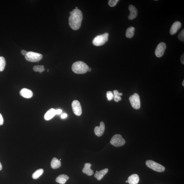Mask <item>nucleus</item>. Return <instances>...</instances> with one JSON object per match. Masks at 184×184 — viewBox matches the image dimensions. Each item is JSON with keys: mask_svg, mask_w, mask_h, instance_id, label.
Here are the masks:
<instances>
[{"mask_svg": "<svg viewBox=\"0 0 184 184\" xmlns=\"http://www.w3.org/2000/svg\"><path fill=\"white\" fill-rule=\"evenodd\" d=\"M70 15L68 19L69 25L72 29L76 30L80 28L83 19V13L79 9H74L70 12Z\"/></svg>", "mask_w": 184, "mask_h": 184, "instance_id": "nucleus-1", "label": "nucleus"}, {"mask_svg": "<svg viewBox=\"0 0 184 184\" xmlns=\"http://www.w3.org/2000/svg\"><path fill=\"white\" fill-rule=\"evenodd\" d=\"M89 68L86 63L82 61H77L73 64L72 69L75 73L83 74L86 73Z\"/></svg>", "mask_w": 184, "mask_h": 184, "instance_id": "nucleus-2", "label": "nucleus"}, {"mask_svg": "<svg viewBox=\"0 0 184 184\" xmlns=\"http://www.w3.org/2000/svg\"><path fill=\"white\" fill-rule=\"evenodd\" d=\"M109 34L105 33L101 35H98L95 37L93 41V44L94 46H100L103 45L107 42Z\"/></svg>", "mask_w": 184, "mask_h": 184, "instance_id": "nucleus-3", "label": "nucleus"}, {"mask_svg": "<svg viewBox=\"0 0 184 184\" xmlns=\"http://www.w3.org/2000/svg\"><path fill=\"white\" fill-rule=\"evenodd\" d=\"M146 164L148 167L157 172H162L165 170V168L163 166L152 160H147Z\"/></svg>", "mask_w": 184, "mask_h": 184, "instance_id": "nucleus-4", "label": "nucleus"}, {"mask_svg": "<svg viewBox=\"0 0 184 184\" xmlns=\"http://www.w3.org/2000/svg\"><path fill=\"white\" fill-rule=\"evenodd\" d=\"M42 57L41 54L32 52H28L25 56V58L26 60L32 62H38L40 60Z\"/></svg>", "mask_w": 184, "mask_h": 184, "instance_id": "nucleus-5", "label": "nucleus"}, {"mask_svg": "<svg viewBox=\"0 0 184 184\" xmlns=\"http://www.w3.org/2000/svg\"><path fill=\"white\" fill-rule=\"evenodd\" d=\"M111 145L118 147L123 146L126 143L125 140L122 138L121 135L116 134L113 136L110 141Z\"/></svg>", "mask_w": 184, "mask_h": 184, "instance_id": "nucleus-6", "label": "nucleus"}, {"mask_svg": "<svg viewBox=\"0 0 184 184\" xmlns=\"http://www.w3.org/2000/svg\"><path fill=\"white\" fill-rule=\"evenodd\" d=\"M129 100L132 106L136 109H140V102L139 95L138 93H135L129 97Z\"/></svg>", "mask_w": 184, "mask_h": 184, "instance_id": "nucleus-7", "label": "nucleus"}, {"mask_svg": "<svg viewBox=\"0 0 184 184\" xmlns=\"http://www.w3.org/2000/svg\"><path fill=\"white\" fill-rule=\"evenodd\" d=\"M72 108L74 113L77 116H80L82 113V107L80 102L78 101L75 100L72 104Z\"/></svg>", "mask_w": 184, "mask_h": 184, "instance_id": "nucleus-8", "label": "nucleus"}, {"mask_svg": "<svg viewBox=\"0 0 184 184\" xmlns=\"http://www.w3.org/2000/svg\"><path fill=\"white\" fill-rule=\"evenodd\" d=\"M167 48V46L165 43L160 42L158 45L155 50V55L158 57H161L163 55Z\"/></svg>", "mask_w": 184, "mask_h": 184, "instance_id": "nucleus-9", "label": "nucleus"}, {"mask_svg": "<svg viewBox=\"0 0 184 184\" xmlns=\"http://www.w3.org/2000/svg\"><path fill=\"white\" fill-rule=\"evenodd\" d=\"M105 129L104 123L103 122H101L99 127H95L94 131L95 135L98 137H101L103 135Z\"/></svg>", "mask_w": 184, "mask_h": 184, "instance_id": "nucleus-10", "label": "nucleus"}, {"mask_svg": "<svg viewBox=\"0 0 184 184\" xmlns=\"http://www.w3.org/2000/svg\"><path fill=\"white\" fill-rule=\"evenodd\" d=\"M130 14L128 17L130 20H132L136 18L138 15V10L136 7L132 5H130L129 7Z\"/></svg>", "mask_w": 184, "mask_h": 184, "instance_id": "nucleus-11", "label": "nucleus"}, {"mask_svg": "<svg viewBox=\"0 0 184 184\" xmlns=\"http://www.w3.org/2000/svg\"><path fill=\"white\" fill-rule=\"evenodd\" d=\"M181 27V23L179 21H176L173 24L171 28L170 33L171 35H174L176 34L178 31Z\"/></svg>", "mask_w": 184, "mask_h": 184, "instance_id": "nucleus-12", "label": "nucleus"}, {"mask_svg": "<svg viewBox=\"0 0 184 184\" xmlns=\"http://www.w3.org/2000/svg\"><path fill=\"white\" fill-rule=\"evenodd\" d=\"M20 94L23 97L25 98H30L33 96V93L31 90L27 89V88H23L20 91Z\"/></svg>", "mask_w": 184, "mask_h": 184, "instance_id": "nucleus-13", "label": "nucleus"}, {"mask_svg": "<svg viewBox=\"0 0 184 184\" xmlns=\"http://www.w3.org/2000/svg\"><path fill=\"white\" fill-rule=\"evenodd\" d=\"M91 163H86L85 164L84 167L83 169L82 172L84 174H86L88 176H91L94 174L93 170H91Z\"/></svg>", "mask_w": 184, "mask_h": 184, "instance_id": "nucleus-14", "label": "nucleus"}, {"mask_svg": "<svg viewBox=\"0 0 184 184\" xmlns=\"http://www.w3.org/2000/svg\"><path fill=\"white\" fill-rule=\"evenodd\" d=\"M56 110L55 109H51L48 110L45 114L44 118L46 120H49L53 118L56 115Z\"/></svg>", "mask_w": 184, "mask_h": 184, "instance_id": "nucleus-15", "label": "nucleus"}, {"mask_svg": "<svg viewBox=\"0 0 184 184\" xmlns=\"http://www.w3.org/2000/svg\"><path fill=\"white\" fill-rule=\"evenodd\" d=\"M109 171V169H105L101 170L99 172L96 171V173L95 174V177L98 180H100L103 178L104 176L107 174Z\"/></svg>", "mask_w": 184, "mask_h": 184, "instance_id": "nucleus-16", "label": "nucleus"}, {"mask_svg": "<svg viewBox=\"0 0 184 184\" xmlns=\"http://www.w3.org/2000/svg\"><path fill=\"white\" fill-rule=\"evenodd\" d=\"M128 181L130 184H138L140 181L139 177L137 174H133L129 177Z\"/></svg>", "mask_w": 184, "mask_h": 184, "instance_id": "nucleus-17", "label": "nucleus"}, {"mask_svg": "<svg viewBox=\"0 0 184 184\" xmlns=\"http://www.w3.org/2000/svg\"><path fill=\"white\" fill-rule=\"evenodd\" d=\"M69 177L66 175H61L56 179V181L60 184H64L68 179Z\"/></svg>", "mask_w": 184, "mask_h": 184, "instance_id": "nucleus-18", "label": "nucleus"}, {"mask_svg": "<svg viewBox=\"0 0 184 184\" xmlns=\"http://www.w3.org/2000/svg\"><path fill=\"white\" fill-rule=\"evenodd\" d=\"M61 163L60 160L56 158H54L52 159L51 162V167L52 169H58L61 167Z\"/></svg>", "mask_w": 184, "mask_h": 184, "instance_id": "nucleus-19", "label": "nucleus"}, {"mask_svg": "<svg viewBox=\"0 0 184 184\" xmlns=\"http://www.w3.org/2000/svg\"><path fill=\"white\" fill-rule=\"evenodd\" d=\"M135 29L133 27H130L127 28L126 32V36L128 38H131L134 35Z\"/></svg>", "mask_w": 184, "mask_h": 184, "instance_id": "nucleus-20", "label": "nucleus"}, {"mask_svg": "<svg viewBox=\"0 0 184 184\" xmlns=\"http://www.w3.org/2000/svg\"><path fill=\"white\" fill-rule=\"evenodd\" d=\"M44 171L42 169H40L36 171L32 174V178L34 179H37L43 174Z\"/></svg>", "mask_w": 184, "mask_h": 184, "instance_id": "nucleus-21", "label": "nucleus"}, {"mask_svg": "<svg viewBox=\"0 0 184 184\" xmlns=\"http://www.w3.org/2000/svg\"><path fill=\"white\" fill-rule=\"evenodd\" d=\"M113 93H114V100L115 102H118L119 101H121L122 100L121 95H123L122 93H119L117 90H115L113 91Z\"/></svg>", "mask_w": 184, "mask_h": 184, "instance_id": "nucleus-22", "label": "nucleus"}, {"mask_svg": "<svg viewBox=\"0 0 184 184\" xmlns=\"http://www.w3.org/2000/svg\"><path fill=\"white\" fill-rule=\"evenodd\" d=\"M6 64V60L4 58L0 57V71H3L4 70Z\"/></svg>", "mask_w": 184, "mask_h": 184, "instance_id": "nucleus-23", "label": "nucleus"}, {"mask_svg": "<svg viewBox=\"0 0 184 184\" xmlns=\"http://www.w3.org/2000/svg\"><path fill=\"white\" fill-rule=\"evenodd\" d=\"M33 70L35 72H39V73H42L45 70L44 66L42 65H37L34 66Z\"/></svg>", "mask_w": 184, "mask_h": 184, "instance_id": "nucleus-24", "label": "nucleus"}, {"mask_svg": "<svg viewBox=\"0 0 184 184\" xmlns=\"http://www.w3.org/2000/svg\"><path fill=\"white\" fill-rule=\"evenodd\" d=\"M108 100L111 101L114 98V95L111 91H108L106 93Z\"/></svg>", "mask_w": 184, "mask_h": 184, "instance_id": "nucleus-25", "label": "nucleus"}, {"mask_svg": "<svg viewBox=\"0 0 184 184\" xmlns=\"http://www.w3.org/2000/svg\"><path fill=\"white\" fill-rule=\"evenodd\" d=\"M119 1V0H109L108 4L110 6L113 7L116 6Z\"/></svg>", "mask_w": 184, "mask_h": 184, "instance_id": "nucleus-26", "label": "nucleus"}, {"mask_svg": "<svg viewBox=\"0 0 184 184\" xmlns=\"http://www.w3.org/2000/svg\"><path fill=\"white\" fill-rule=\"evenodd\" d=\"M178 39L179 40L182 41V42H184V30H182L178 36Z\"/></svg>", "mask_w": 184, "mask_h": 184, "instance_id": "nucleus-27", "label": "nucleus"}, {"mask_svg": "<svg viewBox=\"0 0 184 184\" xmlns=\"http://www.w3.org/2000/svg\"><path fill=\"white\" fill-rule=\"evenodd\" d=\"M3 119L2 116L0 113V125H3Z\"/></svg>", "mask_w": 184, "mask_h": 184, "instance_id": "nucleus-28", "label": "nucleus"}, {"mask_svg": "<svg viewBox=\"0 0 184 184\" xmlns=\"http://www.w3.org/2000/svg\"><path fill=\"white\" fill-rule=\"evenodd\" d=\"M180 60L182 64H184V53L182 55L181 58H180Z\"/></svg>", "mask_w": 184, "mask_h": 184, "instance_id": "nucleus-29", "label": "nucleus"}, {"mask_svg": "<svg viewBox=\"0 0 184 184\" xmlns=\"http://www.w3.org/2000/svg\"><path fill=\"white\" fill-rule=\"evenodd\" d=\"M62 110L60 109H58L56 110V115H59L60 114V113H62Z\"/></svg>", "mask_w": 184, "mask_h": 184, "instance_id": "nucleus-30", "label": "nucleus"}, {"mask_svg": "<svg viewBox=\"0 0 184 184\" xmlns=\"http://www.w3.org/2000/svg\"><path fill=\"white\" fill-rule=\"evenodd\" d=\"M28 53V52H27L26 50H22L21 51V53L24 56H26V55L27 54V53Z\"/></svg>", "mask_w": 184, "mask_h": 184, "instance_id": "nucleus-31", "label": "nucleus"}, {"mask_svg": "<svg viewBox=\"0 0 184 184\" xmlns=\"http://www.w3.org/2000/svg\"><path fill=\"white\" fill-rule=\"evenodd\" d=\"M67 117V115L66 113H63L61 115V118L62 119H64Z\"/></svg>", "mask_w": 184, "mask_h": 184, "instance_id": "nucleus-32", "label": "nucleus"}, {"mask_svg": "<svg viewBox=\"0 0 184 184\" xmlns=\"http://www.w3.org/2000/svg\"><path fill=\"white\" fill-rule=\"evenodd\" d=\"M2 169V166L0 162V171H1Z\"/></svg>", "mask_w": 184, "mask_h": 184, "instance_id": "nucleus-33", "label": "nucleus"}, {"mask_svg": "<svg viewBox=\"0 0 184 184\" xmlns=\"http://www.w3.org/2000/svg\"><path fill=\"white\" fill-rule=\"evenodd\" d=\"M91 68H88V71L91 72Z\"/></svg>", "mask_w": 184, "mask_h": 184, "instance_id": "nucleus-34", "label": "nucleus"}, {"mask_svg": "<svg viewBox=\"0 0 184 184\" xmlns=\"http://www.w3.org/2000/svg\"><path fill=\"white\" fill-rule=\"evenodd\" d=\"M182 85H183V86H184V80L183 81V83H182Z\"/></svg>", "mask_w": 184, "mask_h": 184, "instance_id": "nucleus-35", "label": "nucleus"}, {"mask_svg": "<svg viewBox=\"0 0 184 184\" xmlns=\"http://www.w3.org/2000/svg\"><path fill=\"white\" fill-rule=\"evenodd\" d=\"M78 9V8H77V7H75V9Z\"/></svg>", "mask_w": 184, "mask_h": 184, "instance_id": "nucleus-36", "label": "nucleus"}, {"mask_svg": "<svg viewBox=\"0 0 184 184\" xmlns=\"http://www.w3.org/2000/svg\"><path fill=\"white\" fill-rule=\"evenodd\" d=\"M126 183H128V180H127V181H126Z\"/></svg>", "mask_w": 184, "mask_h": 184, "instance_id": "nucleus-37", "label": "nucleus"}, {"mask_svg": "<svg viewBox=\"0 0 184 184\" xmlns=\"http://www.w3.org/2000/svg\"><path fill=\"white\" fill-rule=\"evenodd\" d=\"M61 160V159H60V160Z\"/></svg>", "mask_w": 184, "mask_h": 184, "instance_id": "nucleus-38", "label": "nucleus"}]
</instances>
